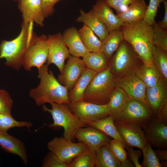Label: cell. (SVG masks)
<instances>
[{
    "instance_id": "1",
    "label": "cell",
    "mask_w": 167,
    "mask_h": 167,
    "mask_svg": "<svg viewBox=\"0 0 167 167\" xmlns=\"http://www.w3.org/2000/svg\"><path fill=\"white\" fill-rule=\"evenodd\" d=\"M38 70L40 83L29 92L36 104L40 106L46 103H70L68 89L55 78L52 71L48 70V66L45 64Z\"/></svg>"
},
{
    "instance_id": "2",
    "label": "cell",
    "mask_w": 167,
    "mask_h": 167,
    "mask_svg": "<svg viewBox=\"0 0 167 167\" xmlns=\"http://www.w3.org/2000/svg\"><path fill=\"white\" fill-rule=\"evenodd\" d=\"M121 29L124 39L128 43L145 65L155 66L151 57L153 41L152 27L144 19L132 23H123Z\"/></svg>"
},
{
    "instance_id": "3",
    "label": "cell",
    "mask_w": 167,
    "mask_h": 167,
    "mask_svg": "<svg viewBox=\"0 0 167 167\" xmlns=\"http://www.w3.org/2000/svg\"><path fill=\"white\" fill-rule=\"evenodd\" d=\"M33 22L26 24L22 23L17 36L10 41L4 40L0 44V60L5 59V64L18 71L23 66L25 52L36 34Z\"/></svg>"
},
{
    "instance_id": "4",
    "label": "cell",
    "mask_w": 167,
    "mask_h": 167,
    "mask_svg": "<svg viewBox=\"0 0 167 167\" xmlns=\"http://www.w3.org/2000/svg\"><path fill=\"white\" fill-rule=\"evenodd\" d=\"M143 63L130 44L123 40L110 59L109 68L118 79L135 74Z\"/></svg>"
},
{
    "instance_id": "5",
    "label": "cell",
    "mask_w": 167,
    "mask_h": 167,
    "mask_svg": "<svg viewBox=\"0 0 167 167\" xmlns=\"http://www.w3.org/2000/svg\"><path fill=\"white\" fill-rule=\"evenodd\" d=\"M116 87V78L109 67L94 77L85 92L83 100L98 105H106Z\"/></svg>"
},
{
    "instance_id": "6",
    "label": "cell",
    "mask_w": 167,
    "mask_h": 167,
    "mask_svg": "<svg viewBox=\"0 0 167 167\" xmlns=\"http://www.w3.org/2000/svg\"><path fill=\"white\" fill-rule=\"evenodd\" d=\"M50 104V109L44 105H42L43 110L49 113L53 120V123L50 124L49 126L51 128L62 127L63 137L72 140L78 130L85 127L87 124L80 121L71 112L68 104L55 103Z\"/></svg>"
},
{
    "instance_id": "7",
    "label": "cell",
    "mask_w": 167,
    "mask_h": 167,
    "mask_svg": "<svg viewBox=\"0 0 167 167\" xmlns=\"http://www.w3.org/2000/svg\"><path fill=\"white\" fill-rule=\"evenodd\" d=\"M153 116L147 104L130 99L124 109L113 117V120L114 123L135 124L143 129Z\"/></svg>"
},
{
    "instance_id": "8",
    "label": "cell",
    "mask_w": 167,
    "mask_h": 167,
    "mask_svg": "<svg viewBox=\"0 0 167 167\" xmlns=\"http://www.w3.org/2000/svg\"><path fill=\"white\" fill-rule=\"evenodd\" d=\"M47 36L36 34L28 47L24 55L22 66L27 71L32 68L38 69L46 62L48 52Z\"/></svg>"
},
{
    "instance_id": "9",
    "label": "cell",
    "mask_w": 167,
    "mask_h": 167,
    "mask_svg": "<svg viewBox=\"0 0 167 167\" xmlns=\"http://www.w3.org/2000/svg\"><path fill=\"white\" fill-rule=\"evenodd\" d=\"M48 149L53 152L64 163L69 164L72 161L85 151L88 147L80 142L74 143L63 137H55L48 142Z\"/></svg>"
},
{
    "instance_id": "10",
    "label": "cell",
    "mask_w": 167,
    "mask_h": 167,
    "mask_svg": "<svg viewBox=\"0 0 167 167\" xmlns=\"http://www.w3.org/2000/svg\"><path fill=\"white\" fill-rule=\"evenodd\" d=\"M68 105L71 112L86 124L110 115L107 104L98 105L83 100L70 103Z\"/></svg>"
},
{
    "instance_id": "11",
    "label": "cell",
    "mask_w": 167,
    "mask_h": 167,
    "mask_svg": "<svg viewBox=\"0 0 167 167\" xmlns=\"http://www.w3.org/2000/svg\"><path fill=\"white\" fill-rule=\"evenodd\" d=\"M47 42L48 52L46 64H54L60 73L62 70L64 62L70 55L68 49L60 32L47 36Z\"/></svg>"
},
{
    "instance_id": "12",
    "label": "cell",
    "mask_w": 167,
    "mask_h": 167,
    "mask_svg": "<svg viewBox=\"0 0 167 167\" xmlns=\"http://www.w3.org/2000/svg\"><path fill=\"white\" fill-rule=\"evenodd\" d=\"M86 69L82 59L70 55L62 72L58 75V80L69 91L73 88Z\"/></svg>"
},
{
    "instance_id": "13",
    "label": "cell",
    "mask_w": 167,
    "mask_h": 167,
    "mask_svg": "<svg viewBox=\"0 0 167 167\" xmlns=\"http://www.w3.org/2000/svg\"><path fill=\"white\" fill-rule=\"evenodd\" d=\"M114 124L120 137L127 146L135 147L141 149L148 142L143 130L138 125L121 123Z\"/></svg>"
},
{
    "instance_id": "14",
    "label": "cell",
    "mask_w": 167,
    "mask_h": 167,
    "mask_svg": "<svg viewBox=\"0 0 167 167\" xmlns=\"http://www.w3.org/2000/svg\"><path fill=\"white\" fill-rule=\"evenodd\" d=\"M116 86L122 88L130 99H133L147 104L145 92L147 86L135 74L116 79Z\"/></svg>"
},
{
    "instance_id": "15",
    "label": "cell",
    "mask_w": 167,
    "mask_h": 167,
    "mask_svg": "<svg viewBox=\"0 0 167 167\" xmlns=\"http://www.w3.org/2000/svg\"><path fill=\"white\" fill-rule=\"evenodd\" d=\"M143 129L151 144L158 149H167V124L159 121L153 115Z\"/></svg>"
},
{
    "instance_id": "16",
    "label": "cell",
    "mask_w": 167,
    "mask_h": 167,
    "mask_svg": "<svg viewBox=\"0 0 167 167\" xmlns=\"http://www.w3.org/2000/svg\"><path fill=\"white\" fill-rule=\"evenodd\" d=\"M18 2V9L22 14V23L28 24L32 22L40 26H43L45 17L41 0H20Z\"/></svg>"
},
{
    "instance_id": "17",
    "label": "cell",
    "mask_w": 167,
    "mask_h": 167,
    "mask_svg": "<svg viewBox=\"0 0 167 167\" xmlns=\"http://www.w3.org/2000/svg\"><path fill=\"white\" fill-rule=\"evenodd\" d=\"M145 97L147 104L156 117L167 103V83L161 77L155 86L147 88Z\"/></svg>"
},
{
    "instance_id": "18",
    "label": "cell",
    "mask_w": 167,
    "mask_h": 167,
    "mask_svg": "<svg viewBox=\"0 0 167 167\" xmlns=\"http://www.w3.org/2000/svg\"><path fill=\"white\" fill-rule=\"evenodd\" d=\"M109 136L101 131L92 127H83L76 132L75 138L85 144L93 152L108 142Z\"/></svg>"
},
{
    "instance_id": "19",
    "label": "cell",
    "mask_w": 167,
    "mask_h": 167,
    "mask_svg": "<svg viewBox=\"0 0 167 167\" xmlns=\"http://www.w3.org/2000/svg\"><path fill=\"white\" fill-rule=\"evenodd\" d=\"M0 146L6 152L16 155L27 165L28 157L24 143L19 139L8 134L0 132Z\"/></svg>"
},
{
    "instance_id": "20",
    "label": "cell",
    "mask_w": 167,
    "mask_h": 167,
    "mask_svg": "<svg viewBox=\"0 0 167 167\" xmlns=\"http://www.w3.org/2000/svg\"><path fill=\"white\" fill-rule=\"evenodd\" d=\"M92 9L106 25L109 32L121 28L123 23L114 13L105 0H98Z\"/></svg>"
},
{
    "instance_id": "21",
    "label": "cell",
    "mask_w": 167,
    "mask_h": 167,
    "mask_svg": "<svg viewBox=\"0 0 167 167\" xmlns=\"http://www.w3.org/2000/svg\"><path fill=\"white\" fill-rule=\"evenodd\" d=\"M80 16L76 21L83 23L89 27L102 42L108 36L109 31L106 25L92 9L88 12L79 11Z\"/></svg>"
},
{
    "instance_id": "22",
    "label": "cell",
    "mask_w": 167,
    "mask_h": 167,
    "mask_svg": "<svg viewBox=\"0 0 167 167\" xmlns=\"http://www.w3.org/2000/svg\"><path fill=\"white\" fill-rule=\"evenodd\" d=\"M62 35L70 55L82 57L85 54L91 52L84 45L78 31L75 27H73L66 29Z\"/></svg>"
},
{
    "instance_id": "23",
    "label": "cell",
    "mask_w": 167,
    "mask_h": 167,
    "mask_svg": "<svg viewBox=\"0 0 167 167\" xmlns=\"http://www.w3.org/2000/svg\"><path fill=\"white\" fill-rule=\"evenodd\" d=\"M97 73L86 68L73 88L68 92L71 103L83 101L85 92L94 77Z\"/></svg>"
},
{
    "instance_id": "24",
    "label": "cell",
    "mask_w": 167,
    "mask_h": 167,
    "mask_svg": "<svg viewBox=\"0 0 167 167\" xmlns=\"http://www.w3.org/2000/svg\"><path fill=\"white\" fill-rule=\"evenodd\" d=\"M147 6L144 0H137L126 11L116 15L123 23H135L144 19Z\"/></svg>"
},
{
    "instance_id": "25",
    "label": "cell",
    "mask_w": 167,
    "mask_h": 167,
    "mask_svg": "<svg viewBox=\"0 0 167 167\" xmlns=\"http://www.w3.org/2000/svg\"><path fill=\"white\" fill-rule=\"evenodd\" d=\"M82 58L86 68L97 73L105 71L109 67L110 60L101 51L90 52Z\"/></svg>"
},
{
    "instance_id": "26",
    "label": "cell",
    "mask_w": 167,
    "mask_h": 167,
    "mask_svg": "<svg viewBox=\"0 0 167 167\" xmlns=\"http://www.w3.org/2000/svg\"><path fill=\"white\" fill-rule=\"evenodd\" d=\"M86 124L120 142L125 148H126L127 146L120 137L114 124L113 116L110 115L103 118L88 122Z\"/></svg>"
},
{
    "instance_id": "27",
    "label": "cell",
    "mask_w": 167,
    "mask_h": 167,
    "mask_svg": "<svg viewBox=\"0 0 167 167\" xmlns=\"http://www.w3.org/2000/svg\"><path fill=\"white\" fill-rule=\"evenodd\" d=\"M130 100L124 91L121 88L116 86L107 104L110 115L114 117L121 112Z\"/></svg>"
},
{
    "instance_id": "28",
    "label": "cell",
    "mask_w": 167,
    "mask_h": 167,
    "mask_svg": "<svg viewBox=\"0 0 167 167\" xmlns=\"http://www.w3.org/2000/svg\"><path fill=\"white\" fill-rule=\"evenodd\" d=\"M109 142L101 146L96 151L95 167H121V162L111 151Z\"/></svg>"
},
{
    "instance_id": "29",
    "label": "cell",
    "mask_w": 167,
    "mask_h": 167,
    "mask_svg": "<svg viewBox=\"0 0 167 167\" xmlns=\"http://www.w3.org/2000/svg\"><path fill=\"white\" fill-rule=\"evenodd\" d=\"M123 40V35L121 28L111 31L102 42L101 51L110 60Z\"/></svg>"
},
{
    "instance_id": "30",
    "label": "cell",
    "mask_w": 167,
    "mask_h": 167,
    "mask_svg": "<svg viewBox=\"0 0 167 167\" xmlns=\"http://www.w3.org/2000/svg\"><path fill=\"white\" fill-rule=\"evenodd\" d=\"M135 75L147 87L155 86L161 77L159 71L155 66H148L143 63L138 69Z\"/></svg>"
},
{
    "instance_id": "31",
    "label": "cell",
    "mask_w": 167,
    "mask_h": 167,
    "mask_svg": "<svg viewBox=\"0 0 167 167\" xmlns=\"http://www.w3.org/2000/svg\"><path fill=\"white\" fill-rule=\"evenodd\" d=\"M152 61L162 79L167 82V51L154 45L151 50Z\"/></svg>"
},
{
    "instance_id": "32",
    "label": "cell",
    "mask_w": 167,
    "mask_h": 167,
    "mask_svg": "<svg viewBox=\"0 0 167 167\" xmlns=\"http://www.w3.org/2000/svg\"><path fill=\"white\" fill-rule=\"evenodd\" d=\"M85 46L91 52L101 51L102 42L88 26L84 25L78 31Z\"/></svg>"
},
{
    "instance_id": "33",
    "label": "cell",
    "mask_w": 167,
    "mask_h": 167,
    "mask_svg": "<svg viewBox=\"0 0 167 167\" xmlns=\"http://www.w3.org/2000/svg\"><path fill=\"white\" fill-rule=\"evenodd\" d=\"M31 122L28 121H18L12 115L0 113V132H7L13 127H26L29 129L33 126Z\"/></svg>"
},
{
    "instance_id": "34",
    "label": "cell",
    "mask_w": 167,
    "mask_h": 167,
    "mask_svg": "<svg viewBox=\"0 0 167 167\" xmlns=\"http://www.w3.org/2000/svg\"><path fill=\"white\" fill-rule=\"evenodd\" d=\"M96 152L88 148L75 158L70 164V167H94Z\"/></svg>"
},
{
    "instance_id": "35",
    "label": "cell",
    "mask_w": 167,
    "mask_h": 167,
    "mask_svg": "<svg viewBox=\"0 0 167 167\" xmlns=\"http://www.w3.org/2000/svg\"><path fill=\"white\" fill-rule=\"evenodd\" d=\"M141 150L143 155V161L141 165V167H162L149 142Z\"/></svg>"
},
{
    "instance_id": "36",
    "label": "cell",
    "mask_w": 167,
    "mask_h": 167,
    "mask_svg": "<svg viewBox=\"0 0 167 167\" xmlns=\"http://www.w3.org/2000/svg\"><path fill=\"white\" fill-rule=\"evenodd\" d=\"M152 26L154 44L167 51V31L161 28L156 22Z\"/></svg>"
},
{
    "instance_id": "37",
    "label": "cell",
    "mask_w": 167,
    "mask_h": 167,
    "mask_svg": "<svg viewBox=\"0 0 167 167\" xmlns=\"http://www.w3.org/2000/svg\"><path fill=\"white\" fill-rule=\"evenodd\" d=\"M13 101L6 90L0 89V113L12 115Z\"/></svg>"
},
{
    "instance_id": "38",
    "label": "cell",
    "mask_w": 167,
    "mask_h": 167,
    "mask_svg": "<svg viewBox=\"0 0 167 167\" xmlns=\"http://www.w3.org/2000/svg\"><path fill=\"white\" fill-rule=\"evenodd\" d=\"M164 0H149L147 6L144 20L148 24L152 25L155 22V19L156 15L158 9L161 3Z\"/></svg>"
},
{
    "instance_id": "39",
    "label": "cell",
    "mask_w": 167,
    "mask_h": 167,
    "mask_svg": "<svg viewBox=\"0 0 167 167\" xmlns=\"http://www.w3.org/2000/svg\"><path fill=\"white\" fill-rule=\"evenodd\" d=\"M109 144L113 154L119 161L122 162L127 158V152L120 142L113 139L109 140Z\"/></svg>"
},
{
    "instance_id": "40",
    "label": "cell",
    "mask_w": 167,
    "mask_h": 167,
    "mask_svg": "<svg viewBox=\"0 0 167 167\" xmlns=\"http://www.w3.org/2000/svg\"><path fill=\"white\" fill-rule=\"evenodd\" d=\"M41 167H70V165L63 162L53 152L50 151L44 157Z\"/></svg>"
},
{
    "instance_id": "41",
    "label": "cell",
    "mask_w": 167,
    "mask_h": 167,
    "mask_svg": "<svg viewBox=\"0 0 167 167\" xmlns=\"http://www.w3.org/2000/svg\"><path fill=\"white\" fill-rule=\"evenodd\" d=\"M137 0H105L107 4L114 9L117 14L121 13L126 10L128 6Z\"/></svg>"
},
{
    "instance_id": "42",
    "label": "cell",
    "mask_w": 167,
    "mask_h": 167,
    "mask_svg": "<svg viewBox=\"0 0 167 167\" xmlns=\"http://www.w3.org/2000/svg\"><path fill=\"white\" fill-rule=\"evenodd\" d=\"M61 0H41V5L45 17L51 16L54 11L55 4Z\"/></svg>"
},
{
    "instance_id": "43",
    "label": "cell",
    "mask_w": 167,
    "mask_h": 167,
    "mask_svg": "<svg viewBox=\"0 0 167 167\" xmlns=\"http://www.w3.org/2000/svg\"><path fill=\"white\" fill-rule=\"evenodd\" d=\"M128 151V155L130 159L133 162L135 167H141L139 161V159L141 156L142 153L139 150H135L133 147L127 146L126 148Z\"/></svg>"
},
{
    "instance_id": "44",
    "label": "cell",
    "mask_w": 167,
    "mask_h": 167,
    "mask_svg": "<svg viewBox=\"0 0 167 167\" xmlns=\"http://www.w3.org/2000/svg\"><path fill=\"white\" fill-rule=\"evenodd\" d=\"M155 117L159 121L167 124V103L163 105Z\"/></svg>"
},
{
    "instance_id": "45",
    "label": "cell",
    "mask_w": 167,
    "mask_h": 167,
    "mask_svg": "<svg viewBox=\"0 0 167 167\" xmlns=\"http://www.w3.org/2000/svg\"><path fill=\"white\" fill-rule=\"evenodd\" d=\"M163 2L165 9L164 15L162 20L157 24L161 28L167 31V1L164 0Z\"/></svg>"
},
{
    "instance_id": "46",
    "label": "cell",
    "mask_w": 167,
    "mask_h": 167,
    "mask_svg": "<svg viewBox=\"0 0 167 167\" xmlns=\"http://www.w3.org/2000/svg\"><path fill=\"white\" fill-rule=\"evenodd\" d=\"M159 161L167 160V150L157 148L154 151Z\"/></svg>"
},
{
    "instance_id": "47",
    "label": "cell",
    "mask_w": 167,
    "mask_h": 167,
    "mask_svg": "<svg viewBox=\"0 0 167 167\" xmlns=\"http://www.w3.org/2000/svg\"><path fill=\"white\" fill-rule=\"evenodd\" d=\"M135 167L133 162L131 160L127 158L122 162H121V167Z\"/></svg>"
},
{
    "instance_id": "48",
    "label": "cell",
    "mask_w": 167,
    "mask_h": 167,
    "mask_svg": "<svg viewBox=\"0 0 167 167\" xmlns=\"http://www.w3.org/2000/svg\"><path fill=\"white\" fill-rule=\"evenodd\" d=\"M161 163L162 167H166L167 166V160L162 161Z\"/></svg>"
},
{
    "instance_id": "49",
    "label": "cell",
    "mask_w": 167,
    "mask_h": 167,
    "mask_svg": "<svg viewBox=\"0 0 167 167\" xmlns=\"http://www.w3.org/2000/svg\"><path fill=\"white\" fill-rule=\"evenodd\" d=\"M14 0V1H18V2L20 0Z\"/></svg>"
},
{
    "instance_id": "50",
    "label": "cell",
    "mask_w": 167,
    "mask_h": 167,
    "mask_svg": "<svg viewBox=\"0 0 167 167\" xmlns=\"http://www.w3.org/2000/svg\"></svg>"
}]
</instances>
